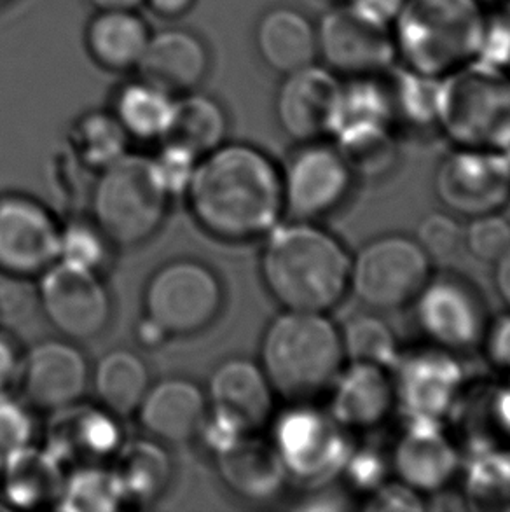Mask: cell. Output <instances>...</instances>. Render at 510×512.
<instances>
[{"label":"cell","mask_w":510,"mask_h":512,"mask_svg":"<svg viewBox=\"0 0 510 512\" xmlns=\"http://www.w3.org/2000/svg\"><path fill=\"white\" fill-rule=\"evenodd\" d=\"M507 399H509V401H510V394L507 395ZM504 422L509 423V427H510V416H509V418H505Z\"/></svg>","instance_id":"49"},{"label":"cell","mask_w":510,"mask_h":512,"mask_svg":"<svg viewBox=\"0 0 510 512\" xmlns=\"http://www.w3.org/2000/svg\"><path fill=\"white\" fill-rule=\"evenodd\" d=\"M486 21L481 0H404L390 25L397 62L442 79L476 60Z\"/></svg>","instance_id":"3"},{"label":"cell","mask_w":510,"mask_h":512,"mask_svg":"<svg viewBox=\"0 0 510 512\" xmlns=\"http://www.w3.org/2000/svg\"><path fill=\"white\" fill-rule=\"evenodd\" d=\"M222 485L245 502H268L282 493L289 481L271 441L255 434L233 439L212 453Z\"/></svg>","instance_id":"22"},{"label":"cell","mask_w":510,"mask_h":512,"mask_svg":"<svg viewBox=\"0 0 510 512\" xmlns=\"http://www.w3.org/2000/svg\"><path fill=\"white\" fill-rule=\"evenodd\" d=\"M432 277V261L411 236H376L352 257L350 292L374 312L411 305Z\"/></svg>","instance_id":"8"},{"label":"cell","mask_w":510,"mask_h":512,"mask_svg":"<svg viewBox=\"0 0 510 512\" xmlns=\"http://www.w3.org/2000/svg\"><path fill=\"white\" fill-rule=\"evenodd\" d=\"M184 196L200 228L224 242L266 236L285 214L282 168L243 142H224L200 158Z\"/></svg>","instance_id":"1"},{"label":"cell","mask_w":510,"mask_h":512,"mask_svg":"<svg viewBox=\"0 0 510 512\" xmlns=\"http://www.w3.org/2000/svg\"><path fill=\"white\" fill-rule=\"evenodd\" d=\"M138 77L175 97L198 90L210 72V51L198 35L184 28L151 34L137 65Z\"/></svg>","instance_id":"21"},{"label":"cell","mask_w":510,"mask_h":512,"mask_svg":"<svg viewBox=\"0 0 510 512\" xmlns=\"http://www.w3.org/2000/svg\"><path fill=\"white\" fill-rule=\"evenodd\" d=\"M9 2H11V0H0V9H2L4 6H7Z\"/></svg>","instance_id":"48"},{"label":"cell","mask_w":510,"mask_h":512,"mask_svg":"<svg viewBox=\"0 0 510 512\" xmlns=\"http://www.w3.org/2000/svg\"><path fill=\"white\" fill-rule=\"evenodd\" d=\"M62 224L41 201L0 196V273L13 280L41 277L60 256Z\"/></svg>","instance_id":"14"},{"label":"cell","mask_w":510,"mask_h":512,"mask_svg":"<svg viewBox=\"0 0 510 512\" xmlns=\"http://www.w3.org/2000/svg\"><path fill=\"white\" fill-rule=\"evenodd\" d=\"M21 360L23 357L13 336L0 329V394L9 392V387L20 378Z\"/></svg>","instance_id":"42"},{"label":"cell","mask_w":510,"mask_h":512,"mask_svg":"<svg viewBox=\"0 0 510 512\" xmlns=\"http://www.w3.org/2000/svg\"><path fill=\"white\" fill-rule=\"evenodd\" d=\"M161 144H163L161 151L156 156H152L161 182L165 184L166 191L172 198L179 194H186L200 158L172 142H161Z\"/></svg>","instance_id":"40"},{"label":"cell","mask_w":510,"mask_h":512,"mask_svg":"<svg viewBox=\"0 0 510 512\" xmlns=\"http://www.w3.org/2000/svg\"><path fill=\"white\" fill-rule=\"evenodd\" d=\"M91 6L97 7V11L107 9H138L144 4V0H90Z\"/></svg>","instance_id":"46"},{"label":"cell","mask_w":510,"mask_h":512,"mask_svg":"<svg viewBox=\"0 0 510 512\" xmlns=\"http://www.w3.org/2000/svg\"><path fill=\"white\" fill-rule=\"evenodd\" d=\"M170 201L152 156L128 151L97 173L91 219L114 247H138L163 226Z\"/></svg>","instance_id":"5"},{"label":"cell","mask_w":510,"mask_h":512,"mask_svg":"<svg viewBox=\"0 0 510 512\" xmlns=\"http://www.w3.org/2000/svg\"><path fill=\"white\" fill-rule=\"evenodd\" d=\"M0 469H2V464H0Z\"/></svg>","instance_id":"50"},{"label":"cell","mask_w":510,"mask_h":512,"mask_svg":"<svg viewBox=\"0 0 510 512\" xmlns=\"http://www.w3.org/2000/svg\"><path fill=\"white\" fill-rule=\"evenodd\" d=\"M318 58L339 77L381 76L397 63L392 28L352 2L334 7L317 25Z\"/></svg>","instance_id":"9"},{"label":"cell","mask_w":510,"mask_h":512,"mask_svg":"<svg viewBox=\"0 0 510 512\" xmlns=\"http://www.w3.org/2000/svg\"><path fill=\"white\" fill-rule=\"evenodd\" d=\"M493 266H495L493 271L495 291L510 310V249Z\"/></svg>","instance_id":"45"},{"label":"cell","mask_w":510,"mask_h":512,"mask_svg":"<svg viewBox=\"0 0 510 512\" xmlns=\"http://www.w3.org/2000/svg\"><path fill=\"white\" fill-rule=\"evenodd\" d=\"M177 97L138 77L116 93L112 114L130 139L163 142L172 125Z\"/></svg>","instance_id":"32"},{"label":"cell","mask_w":510,"mask_h":512,"mask_svg":"<svg viewBox=\"0 0 510 512\" xmlns=\"http://www.w3.org/2000/svg\"><path fill=\"white\" fill-rule=\"evenodd\" d=\"M338 423L306 402H292L276 416L271 444L289 479L317 483L345 464V444Z\"/></svg>","instance_id":"13"},{"label":"cell","mask_w":510,"mask_h":512,"mask_svg":"<svg viewBox=\"0 0 510 512\" xmlns=\"http://www.w3.org/2000/svg\"><path fill=\"white\" fill-rule=\"evenodd\" d=\"M345 357L350 362L392 366L397 359V340L385 320L374 315H357L341 329Z\"/></svg>","instance_id":"35"},{"label":"cell","mask_w":510,"mask_h":512,"mask_svg":"<svg viewBox=\"0 0 510 512\" xmlns=\"http://www.w3.org/2000/svg\"><path fill=\"white\" fill-rule=\"evenodd\" d=\"M224 306L221 278L198 259H173L145 285V319L168 336H193L212 326Z\"/></svg>","instance_id":"7"},{"label":"cell","mask_w":510,"mask_h":512,"mask_svg":"<svg viewBox=\"0 0 510 512\" xmlns=\"http://www.w3.org/2000/svg\"><path fill=\"white\" fill-rule=\"evenodd\" d=\"M112 472L118 479L125 504L152 506L172 483L173 464L166 444L152 437L131 439L121 444L112 457Z\"/></svg>","instance_id":"29"},{"label":"cell","mask_w":510,"mask_h":512,"mask_svg":"<svg viewBox=\"0 0 510 512\" xmlns=\"http://www.w3.org/2000/svg\"><path fill=\"white\" fill-rule=\"evenodd\" d=\"M130 140L112 111L84 112L70 128L69 153L88 172L98 173L128 153Z\"/></svg>","instance_id":"33"},{"label":"cell","mask_w":510,"mask_h":512,"mask_svg":"<svg viewBox=\"0 0 510 512\" xmlns=\"http://www.w3.org/2000/svg\"><path fill=\"white\" fill-rule=\"evenodd\" d=\"M151 30L137 9H107L91 18L84 42L93 62L112 72L137 69Z\"/></svg>","instance_id":"28"},{"label":"cell","mask_w":510,"mask_h":512,"mask_svg":"<svg viewBox=\"0 0 510 512\" xmlns=\"http://www.w3.org/2000/svg\"><path fill=\"white\" fill-rule=\"evenodd\" d=\"M125 504L111 467L105 464L72 467L63 483L56 509L77 512L116 511Z\"/></svg>","instance_id":"34"},{"label":"cell","mask_w":510,"mask_h":512,"mask_svg":"<svg viewBox=\"0 0 510 512\" xmlns=\"http://www.w3.org/2000/svg\"><path fill=\"white\" fill-rule=\"evenodd\" d=\"M463 249L481 263H497L510 249V222L500 212L470 219L463 231Z\"/></svg>","instance_id":"37"},{"label":"cell","mask_w":510,"mask_h":512,"mask_svg":"<svg viewBox=\"0 0 510 512\" xmlns=\"http://www.w3.org/2000/svg\"><path fill=\"white\" fill-rule=\"evenodd\" d=\"M437 128L456 147L510 149V72L470 62L439 79Z\"/></svg>","instance_id":"6"},{"label":"cell","mask_w":510,"mask_h":512,"mask_svg":"<svg viewBox=\"0 0 510 512\" xmlns=\"http://www.w3.org/2000/svg\"><path fill=\"white\" fill-rule=\"evenodd\" d=\"M393 467L413 492H437L455 476L458 455L435 422H413L395 450Z\"/></svg>","instance_id":"27"},{"label":"cell","mask_w":510,"mask_h":512,"mask_svg":"<svg viewBox=\"0 0 510 512\" xmlns=\"http://www.w3.org/2000/svg\"><path fill=\"white\" fill-rule=\"evenodd\" d=\"M144 4L159 18L177 20L196 6V0H144Z\"/></svg>","instance_id":"44"},{"label":"cell","mask_w":510,"mask_h":512,"mask_svg":"<svg viewBox=\"0 0 510 512\" xmlns=\"http://www.w3.org/2000/svg\"><path fill=\"white\" fill-rule=\"evenodd\" d=\"M483 345L491 362L505 373H510V315L488 324Z\"/></svg>","instance_id":"41"},{"label":"cell","mask_w":510,"mask_h":512,"mask_svg":"<svg viewBox=\"0 0 510 512\" xmlns=\"http://www.w3.org/2000/svg\"><path fill=\"white\" fill-rule=\"evenodd\" d=\"M299 146L282 168L283 210L294 221L317 222L345 205L355 173L336 146Z\"/></svg>","instance_id":"12"},{"label":"cell","mask_w":510,"mask_h":512,"mask_svg":"<svg viewBox=\"0 0 510 512\" xmlns=\"http://www.w3.org/2000/svg\"><path fill=\"white\" fill-rule=\"evenodd\" d=\"M67 467L46 446L30 444L4 460L0 469V497L23 511L56 506Z\"/></svg>","instance_id":"26"},{"label":"cell","mask_w":510,"mask_h":512,"mask_svg":"<svg viewBox=\"0 0 510 512\" xmlns=\"http://www.w3.org/2000/svg\"><path fill=\"white\" fill-rule=\"evenodd\" d=\"M37 298L44 319L67 340H95L111 324V294L97 271L56 261L39 277Z\"/></svg>","instance_id":"10"},{"label":"cell","mask_w":510,"mask_h":512,"mask_svg":"<svg viewBox=\"0 0 510 512\" xmlns=\"http://www.w3.org/2000/svg\"><path fill=\"white\" fill-rule=\"evenodd\" d=\"M343 95V79L325 65L285 74L276 90V123L297 144L317 142L336 130Z\"/></svg>","instance_id":"16"},{"label":"cell","mask_w":510,"mask_h":512,"mask_svg":"<svg viewBox=\"0 0 510 512\" xmlns=\"http://www.w3.org/2000/svg\"><path fill=\"white\" fill-rule=\"evenodd\" d=\"M434 191L458 217L502 212L510 203L509 151L456 147L435 170Z\"/></svg>","instance_id":"11"},{"label":"cell","mask_w":510,"mask_h":512,"mask_svg":"<svg viewBox=\"0 0 510 512\" xmlns=\"http://www.w3.org/2000/svg\"><path fill=\"white\" fill-rule=\"evenodd\" d=\"M229 118L221 102L194 90L175 100L172 125L163 142L184 147L203 158L226 142Z\"/></svg>","instance_id":"31"},{"label":"cell","mask_w":510,"mask_h":512,"mask_svg":"<svg viewBox=\"0 0 510 512\" xmlns=\"http://www.w3.org/2000/svg\"><path fill=\"white\" fill-rule=\"evenodd\" d=\"M208 420L236 436L255 434L271 420L275 390L261 364L245 357L222 360L205 390Z\"/></svg>","instance_id":"17"},{"label":"cell","mask_w":510,"mask_h":512,"mask_svg":"<svg viewBox=\"0 0 510 512\" xmlns=\"http://www.w3.org/2000/svg\"><path fill=\"white\" fill-rule=\"evenodd\" d=\"M460 371L448 352L414 355L404 360L393 380L395 402L406 409L413 422H435L449 409L460 385Z\"/></svg>","instance_id":"24"},{"label":"cell","mask_w":510,"mask_h":512,"mask_svg":"<svg viewBox=\"0 0 510 512\" xmlns=\"http://www.w3.org/2000/svg\"><path fill=\"white\" fill-rule=\"evenodd\" d=\"M352 2L353 6L359 7L360 11L373 16L376 20L392 25L393 18L399 13L404 0H346Z\"/></svg>","instance_id":"43"},{"label":"cell","mask_w":510,"mask_h":512,"mask_svg":"<svg viewBox=\"0 0 510 512\" xmlns=\"http://www.w3.org/2000/svg\"><path fill=\"white\" fill-rule=\"evenodd\" d=\"M345 359L341 329L327 313L283 310L262 334L259 364L275 394L290 402L331 388Z\"/></svg>","instance_id":"4"},{"label":"cell","mask_w":510,"mask_h":512,"mask_svg":"<svg viewBox=\"0 0 510 512\" xmlns=\"http://www.w3.org/2000/svg\"><path fill=\"white\" fill-rule=\"evenodd\" d=\"M111 245L93 219H76L65 226L62 224L58 261L100 273L109 259Z\"/></svg>","instance_id":"36"},{"label":"cell","mask_w":510,"mask_h":512,"mask_svg":"<svg viewBox=\"0 0 510 512\" xmlns=\"http://www.w3.org/2000/svg\"><path fill=\"white\" fill-rule=\"evenodd\" d=\"M509 153H510V149H509Z\"/></svg>","instance_id":"51"},{"label":"cell","mask_w":510,"mask_h":512,"mask_svg":"<svg viewBox=\"0 0 510 512\" xmlns=\"http://www.w3.org/2000/svg\"><path fill=\"white\" fill-rule=\"evenodd\" d=\"M49 415L46 448L65 467L105 464L125 443L118 416L102 406H83L77 402Z\"/></svg>","instance_id":"19"},{"label":"cell","mask_w":510,"mask_h":512,"mask_svg":"<svg viewBox=\"0 0 510 512\" xmlns=\"http://www.w3.org/2000/svg\"><path fill=\"white\" fill-rule=\"evenodd\" d=\"M462 224L448 212H435L420 222L414 240L428 259L434 263H444L455 257L463 249Z\"/></svg>","instance_id":"38"},{"label":"cell","mask_w":510,"mask_h":512,"mask_svg":"<svg viewBox=\"0 0 510 512\" xmlns=\"http://www.w3.org/2000/svg\"><path fill=\"white\" fill-rule=\"evenodd\" d=\"M413 303L418 327L435 348L465 352L483 343L490 322L483 299L465 278L430 277Z\"/></svg>","instance_id":"15"},{"label":"cell","mask_w":510,"mask_h":512,"mask_svg":"<svg viewBox=\"0 0 510 512\" xmlns=\"http://www.w3.org/2000/svg\"><path fill=\"white\" fill-rule=\"evenodd\" d=\"M505 13L510 14V0H505Z\"/></svg>","instance_id":"47"},{"label":"cell","mask_w":510,"mask_h":512,"mask_svg":"<svg viewBox=\"0 0 510 512\" xmlns=\"http://www.w3.org/2000/svg\"><path fill=\"white\" fill-rule=\"evenodd\" d=\"M91 383L102 406L119 420L137 413L151 388V373L145 360L128 348H114L98 360Z\"/></svg>","instance_id":"30"},{"label":"cell","mask_w":510,"mask_h":512,"mask_svg":"<svg viewBox=\"0 0 510 512\" xmlns=\"http://www.w3.org/2000/svg\"><path fill=\"white\" fill-rule=\"evenodd\" d=\"M255 49L276 74H290L318 60L317 25L296 7L275 6L255 25Z\"/></svg>","instance_id":"25"},{"label":"cell","mask_w":510,"mask_h":512,"mask_svg":"<svg viewBox=\"0 0 510 512\" xmlns=\"http://www.w3.org/2000/svg\"><path fill=\"white\" fill-rule=\"evenodd\" d=\"M331 388L329 415L341 429H374L385 422L395 404L392 376L374 364L350 362Z\"/></svg>","instance_id":"23"},{"label":"cell","mask_w":510,"mask_h":512,"mask_svg":"<svg viewBox=\"0 0 510 512\" xmlns=\"http://www.w3.org/2000/svg\"><path fill=\"white\" fill-rule=\"evenodd\" d=\"M135 415L145 436L166 446L191 443L207 422V394L187 378H166L152 383Z\"/></svg>","instance_id":"20"},{"label":"cell","mask_w":510,"mask_h":512,"mask_svg":"<svg viewBox=\"0 0 510 512\" xmlns=\"http://www.w3.org/2000/svg\"><path fill=\"white\" fill-rule=\"evenodd\" d=\"M18 380L30 408L55 413L83 401L91 369L76 341L44 340L25 353Z\"/></svg>","instance_id":"18"},{"label":"cell","mask_w":510,"mask_h":512,"mask_svg":"<svg viewBox=\"0 0 510 512\" xmlns=\"http://www.w3.org/2000/svg\"><path fill=\"white\" fill-rule=\"evenodd\" d=\"M30 409L27 402L16 401L9 392L0 394V464L34 444L35 420Z\"/></svg>","instance_id":"39"},{"label":"cell","mask_w":510,"mask_h":512,"mask_svg":"<svg viewBox=\"0 0 510 512\" xmlns=\"http://www.w3.org/2000/svg\"><path fill=\"white\" fill-rule=\"evenodd\" d=\"M264 238L262 282L283 310L331 312L350 292L352 256L317 222L292 219Z\"/></svg>","instance_id":"2"}]
</instances>
